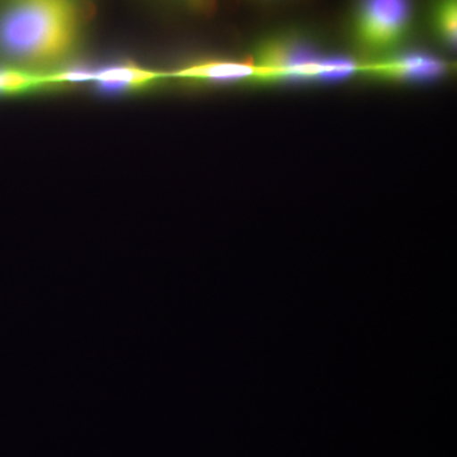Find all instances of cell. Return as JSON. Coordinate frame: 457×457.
Wrapping results in <instances>:
<instances>
[{"label":"cell","instance_id":"6","mask_svg":"<svg viewBox=\"0 0 457 457\" xmlns=\"http://www.w3.org/2000/svg\"><path fill=\"white\" fill-rule=\"evenodd\" d=\"M168 79L167 73L137 64H112L90 71L89 83L102 90H139Z\"/></svg>","mask_w":457,"mask_h":457},{"label":"cell","instance_id":"8","mask_svg":"<svg viewBox=\"0 0 457 457\" xmlns=\"http://www.w3.org/2000/svg\"><path fill=\"white\" fill-rule=\"evenodd\" d=\"M433 29L450 49L456 47L457 0H438L433 9Z\"/></svg>","mask_w":457,"mask_h":457},{"label":"cell","instance_id":"2","mask_svg":"<svg viewBox=\"0 0 457 457\" xmlns=\"http://www.w3.org/2000/svg\"><path fill=\"white\" fill-rule=\"evenodd\" d=\"M252 62L257 68L258 84L332 82L356 73L353 60L319 55L305 42L291 37L264 41Z\"/></svg>","mask_w":457,"mask_h":457},{"label":"cell","instance_id":"7","mask_svg":"<svg viewBox=\"0 0 457 457\" xmlns=\"http://www.w3.org/2000/svg\"><path fill=\"white\" fill-rule=\"evenodd\" d=\"M55 87L51 73L44 74L16 65H0V97L25 95Z\"/></svg>","mask_w":457,"mask_h":457},{"label":"cell","instance_id":"5","mask_svg":"<svg viewBox=\"0 0 457 457\" xmlns=\"http://www.w3.org/2000/svg\"><path fill=\"white\" fill-rule=\"evenodd\" d=\"M168 79L186 80L192 83H240L255 82L257 68L252 60H206L183 66L167 73Z\"/></svg>","mask_w":457,"mask_h":457},{"label":"cell","instance_id":"4","mask_svg":"<svg viewBox=\"0 0 457 457\" xmlns=\"http://www.w3.org/2000/svg\"><path fill=\"white\" fill-rule=\"evenodd\" d=\"M450 71V65L444 60L423 53L387 55L371 64L360 66L361 74L390 82H431L441 79Z\"/></svg>","mask_w":457,"mask_h":457},{"label":"cell","instance_id":"3","mask_svg":"<svg viewBox=\"0 0 457 457\" xmlns=\"http://www.w3.org/2000/svg\"><path fill=\"white\" fill-rule=\"evenodd\" d=\"M411 0H361L354 36L363 49L386 53L407 37L411 25Z\"/></svg>","mask_w":457,"mask_h":457},{"label":"cell","instance_id":"1","mask_svg":"<svg viewBox=\"0 0 457 457\" xmlns=\"http://www.w3.org/2000/svg\"><path fill=\"white\" fill-rule=\"evenodd\" d=\"M82 25L77 0H3L0 57L25 69L56 64L74 50Z\"/></svg>","mask_w":457,"mask_h":457}]
</instances>
